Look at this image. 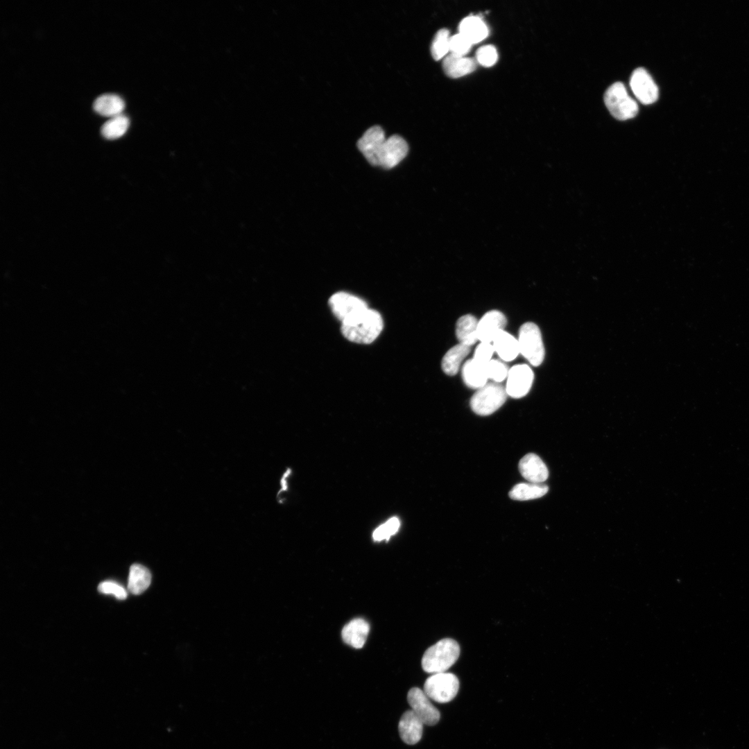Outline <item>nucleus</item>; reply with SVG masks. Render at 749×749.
Here are the masks:
<instances>
[{
    "label": "nucleus",
    "mask_w": 749,
    "mask_h": 749,
    "mask_svg": "<svg viewBox=\"0 0 749 749\" xmlns=\"http://www.w3.org/2000/svg\"><path fill=\"white\" fill-rule=\"evenodd\" d=\"M328 303L334 316L341 322L357 316L368 309L362 299L345 292L334 293L329 299Z\"/></svg>",
    "instance_id": "8"
},
{
    "label": "nucleus",
    "mask_w": 749,
    "mask_h": 749,
    "mask_svg": "<svg viewBox=\"0 0 749 749\" xmlns=\"http://www.w3.org/2000/svg\"><path fill=\"white\" fill-rule=\"evenodd\" d=\"M400 522L397 517H392L385 524L379 526L373 532L372 537L375 541L388 540L390 536L396 533L399 528Z\"/></svg>",
    "instance_id": "27"
},
{
    "label": "nucleus",
    "mask_w": 749,
    "mask_h": 749,
    "mask_svg": "<svg viewBox=\"0 0 749 749\" xmlns=\"http://www.w3.org/2000/svg\"><path fill=\"white\" fill-rule=\"evenodd\" d=\"M407 700L411 710L424 725H434L439 721V711L431 704L423 690L418 687L411 689L407 694Z\"/></svg>",
    "instance_id": "10"
},
{
    "label": "nucleus",
    "mask_w": 749,
    "mask_h": 749,
    "mask_svg": "<svg viewBox=\"0 0 749 749\" xmlns=\"http://www.w3.org/2000/svg\"><path fill=\"white\" fill-rule=\"evenodd\" d=\"M151 574L150 571L139 564L131 565L128 580V589L133 594H140L150 585Z\"/></svg>",
    "instance_id": "23"
},
{
    "label": "nucleus",
    "mask_w": 749,
    "mask_h": 749,
    "mask_svg": "<svg viewBox=\"0 0 749 749\" xmlns=\"http://www.w3.org/2000/svg\"><path fill=\"white\" fill-rule=\"evenodd\" d=\"M93 107L99 114L112 117L122 114L121 112L125 107V103L117 94H105L96 98Z\"/></svg>",
    "instance_id": "22"
},
{
    "label": "nucleus",
    "mask_w": 749,
    "mask_h": 749,
    "mask_svg": "<svg viewBox=\"0 0 749 749\" xmlns=\"http://www.w3.org/2000/svg\"><path fill=\"white\" fill-rule=\"evenodd\" d=\"M357 146L365 159L374 166L390 169L397 165L406 155V141L394 135L386 138L379 126L368 128L359 139Z\"/></svg>",
    "instance_id": "1"
},
{
    "label": "nucleus",
    "mask_w": 749,
    "mask_h": 749,
    "mask_svg": "<svg viewBox=\"0 0 749 749\" xmlns=\"http://www.w3.org/2000/svg\"><path fill=\"white\" fill-rule=\"evenodd\" d=\"M630 86L636 98L644 105L653 103L658 98V88L644 68H637L632 72Z\"/></svg>",
    "instance_id": "11"
},
{
    "label": "nucleus",
    "mask_w": 749,
    "mask_h": 749,
    "mask_svg": "<svg viewBox=\"0 0 749 749\" xmlns=\"http://www.w3.org/2000/svg\"><path fill=\"white\" fill-rule=\"evenodd\" d=\"M492 345L494 352L504 361L514 360L520 353L518 340L504 329L494 336Z\"/></svg>",
    "instance_id": "18"
},
{
    "label": "nucleus",
    "mask_w": 749,
    "mask_h": 749,
    "mask_svg": "<svg viewBox=\"0 0 749 749\" xmlns=\"http://www.w3.org/2000/svg\"><path fill=\"white\" fill-rule=\"evenodd\" d=\"M487 371L489 379L494 382L500 383L507 378L509 370L504 362L491 359L487 364Z\"/></svg>",
    "instance_id": "28"
},
{
    "label": "nucleus",
    "mask_w": 749,
    "mask_h": 749,
    "mask_svg": "<svg viewBox=\"0 0 749 749\" xmlns=\"http://www.w3.org/2000/svg\"><path fill=\"white\" fill-rule=\"evenodd\" d=\"M422 721L412 710L404 712L399 722V733L402 741L408 745L417 743L422 738Z\"/></svg>",
    "instance_id": "14"
},
{
    "label": "nucleus",
    "mask_w": 749,
    "mask_h": 749,
    "mask_svg": "<svg viewBox=\"0 0 749 749\" xmlns=\"http://www.w3.org/2000/svg\"><path fill=\"white\" fill-rule=\"evenodd\" d=\"M549 490L547 485L542 483H520L509 492V497L518 501L537 499L545 495Z\"/></svg>",
    "instance_id": "24"
},
{
    "label": "nucleus",
    "mask_w": 749,
    "mask_h": 749,
    "mask_svg": "<svg viewBox=\"0 0 749 749\" xmlns=\"http://www.w3.org/2000/svg\"><path fill=\"white\" fill-rule=\"evenodd\" d=\"M472 45L471 42L460 33L450 37L449 51L451 53L465 56Z\"/></svg>",
    "instance_id": "29"
},
{
    "label": "nucleus",
    "mask_w": 749,
    "mask_h": 749,
    "mask_svg": "<svg viewBox=\"0 0 749 749\" xmlns=\"http://www.w3.org/2000/svg\"><path fill=\"white\" fill-rule=\"evenodd\" d=\"M442 68L448 76L458 78L474 71L476 62L473 58L450 53L445 57Z\"/></svg>",
    "instance_id": "17"
},
{
    "label": "nucleus",
    "mask_w": 749,
    "mask_h": 749,
    "mask_svg": "<svg viewBox=\"0 0 749 749\" xmlns=\"http://www.w3.org/2000/svg\"><path fill=\"white\" fill-rule=\"evenodd\" d=\"M518 343L522 355L533 366L544 359V347L540 328L533 322L523 324L519 331Z\"/></svg>",
    "instance_id": "6"
},
{
    "label": "nucleus",
    "mask_w": 749,
    "mask_h": 749,
    "mask_svg": "<svg viewBox=\"0 0 749 749\" xmlns=\"http://www.w3.org/2000/svg\"><path fill=\"white\" fill-rule=\"evenodd\" d=\"M129 126L128 118L123 114L110 117L101 127L102 135L107 139H113L121 137Z\"/></svg>",
    "instance_id": "25"
},
{
    "label": "nucleus",
    "mask_w": 749,
    "mask_h": 749,
    "mask_svg": "<svg viewBox=\"0 0 749 749\" xmlns=\"http://www.w3.org/2000/svg\"><path fill=\"white\" fill-rule=\"evenodd\" d=\"M519 470L530 483H542L549 476V470L543 460L536 454H526L519 463Z\"/></svg>",
    "instance_id": "13"
},
{
    "label": "nucleus",
    "mask_w": 749,
    "mask_h": 749,
    "mask_svg": "<svg viewBox=\"0 0 749 749\" xmlns=\"http://www.w3.org/2000/svg\"><path fill=\"white\" fill-rule=\"evenodd\" d=\"M459 689V680L451 673H438L429 676L424 685V692L436 702L445 703L455 698Z\"/></svg>",
    "instance_id": "7"
},
{
    "label": "nucleus",
    "mask_w": 749,
    "mask_h": 749,
    "mask_svg": "<svg viewBox=\"0 0 749 749\" xmlns=\"http://www.w3.org/2000/svg\"><path fill=\"white\" fill-rule=\"evenodd\" d=\"M383 320L379 313L368 309L357 316L343 322L341 332L349 341L368 344L373 342L383 329Z\"/></svg>",
    "instance_id": "2"
},
{
    "label": "nucleus",
    "mask_w": 749,
    "mask_h": 749,
    "mask_svg": "<svg viewBox=\"0 0 749 749\" xmlns=\"http://www.w3.org/2000/svg\"><path fill=\"white\" fill-rule=\"evenodd\" d=\"M604 102L611 114L618 120L632 119L638 112L637 103L620 82L614 83L608 88L604 94Z\"/></svg>",
    "instance_id": "4"
},
{
    "label": "nucleus",
    "mask_w": 749,
    "mask_h": 749,
    "mask_svg": "<svg viewBox=\"0 0 749 749\" xmlns=\"http://www.w3.org/2000/svg\"><path fill=\"white\" fill-rule=\"evenodd\" d=\"M449 40V32L446 28H441L436 33L431 46V53L435 60H440L448 53Z\"/></svg>",
    "instance_id": "26"
},
{
    "label": "nucleus",
    "mask_w": 749,
    "mask_h": 749,
    "mask_svg": "<svg viewBox=\"0 0 749 749\" xmlns=\"http://www.w3.org/2000/svg\"><path fill=\"white\" fill-rule=\"evenodd\" d=\"M494 352L491 343H481L476 348L473 359L483 364H488Z\"/></svg>",
    "instance_id": "32"
},
{
    "label": "nucleus",
    "mask_w": 749,
    "mask_h": 749,
    "mask_svg": "<svg viewBox=\"0 0 749 749\" xmlns=\"http://www.w3.org/2000/svg\"><path fill=\"white\" fill-rule=\"evenodd\" d=\"M98 590L103 594H112L119 599H125L127 597L126 589L121 585L112 580L101 582L98 586Z\"/></svg>",
    "instance_id": "31"
},
{
    "label": "nucleus",
    "mask_w": 749,
    "mask_h": 749,
    "mask_svg": "<svg viewBox=\"0 0 749 749\" xmlns=\"http://www.w3.org/2000/svg\"><path fill=\"white\" fill-rule=\"evenodd\" d=\"M506 388L499 383H487L477 389L470 399L472 411L479 415H488L499 409L507 397Z\"/></svg>",
    "instance_id": "5"
},
{
    "label": "nucleus",
    "mask_w": 749,
    "mask_h": 749,
    "mask_svg": "<svg viewBox=\"0 0 749 749\" xmlns=\"http://www.w3.org/2000/svg\"><path fill=\"white\" fill-rule=\"evenodd\" d=\"M459 33L464 35L471 43H478L488 35V28L483 19L474 15L464 18L459 24Z\"/></svg>",
    "instance_id": "19"
},
{
    "label": "nucleus",
    "mask_w": 749,
    "mask_h": 749,
    "mask_svg": "<svg viewBox=\"0 0 749 749\" xmlns=\"http://www.w3.org/2000/svg\"><path fill=\"white\" fill-rule=\"evenodd\" d=\"M534 379L531 368L526 364L513 366L508 371L506 390L513 398H521L529 392Z\"/></svg>",
    "instance_id": "9"
},
{
    "label": "nucleus",
    "mask_w": 749,
    "mask_h": 749,
    "mask_svg": "<svg viewBox=\"0 0 749 749\" xmlns=\"http://www.w3.org/2000/svg\"><path fill=\"white\" fill-rule=\"evenodd\" d=\"M470 346L461 343L450 348L444 355L442 360L441 366L443 372L449 376L456 374L461 362L470 352Z\"/></svg>",
    "instance_id": "21"
},
{
    "label": "nucleus",
    "mask_w": 749,
    "mask_h": 749,
    "mask_svg": "<svg viewBox=\"0 0 749 749\" xmlns=\"http://www.w3.org/2000/svg\"><path fill=\"white\" fill-rule=\"evenodd\" d=\"M460 646L451 638H445L436 642L424 652L422 658L423 670L429 673L445 672L458 660Z\"/></svg>",
    "instance_id": "3"
},
{
    "label": "nucleus",
    "mask_w": 749,
    "mask_h": 749,
    "mask_svg": "<svg viewBox=\"0 0 749 749\" xmlns=\"http://www.w3.org/2000/svg\"><path fill=\"white\" fill-rule=\"evenodd\" d=\"M369 630L368 623L363 619L357 618L343 627L341 635L346 644L356 648H361L365 642Z\"/></svg>",
    "instance_id": "15"
},
{
    "label": "nucleus",
    "mask_w": 749,
    "mask_h": 749,
    "mask_svg": "<svg viewBox=\"0 0 749 749\" xmlns=\"http://www.w3.org/2000/svg\"><path fill=\"white\" fill-rule=\"evenodd\" d=\"M497 51L492 45L483 46L476 53V61L483 66L490 67L493 65L497 62Z\"/></svg>",
    "instance_id": "30"
},
{
    "label": "nucleus",
    "mask_w": 749,
    "mask_h": 749,
    "mask_svg": "<svg viewBox=\"0 0 749 749\" xmlns=\"http://www.w3.org/2000/svg\"><path fill=\"white\" fill-rule=\"evenodd\" d=\"M478 320L471 315H464L458 318L456 325V335L459 343L471 346L477 341Z\"/></svg>",
    "instance_id": "20"
},
{
    "label": "nucleus",
    "mask_w": 749,
    "mask_h": 749,
    "mask_svg": "<svg viewBox=\"0 0 749 749\" xmlns=\"http://www.w3.org/2000/svg\"><path fill=\"white\" fill-rule=\"evenodd\" d=\"M464 383L470 388L479 389L487 384L489 379L487 364L472 359L467 360L462 368Z\"/></svg>",
    "instance_id": "16"
},
{
    "label": "nucleus",
    "mask_w": 749,
    "mask_h": 749,
    "mask_svg": "<svg viewBox=\"0 0 749 749\" xmlns=\"http://www.w3.org/2000/svg\"><path fill=\"white\" fill-rule=\"evenodd\" d=\"M506 316L499 311L487 312L478 322L477 338L481 343H491L497 334L504 329Z\"/></svg>",
    "instance_id": "12"
}]
</instances>
